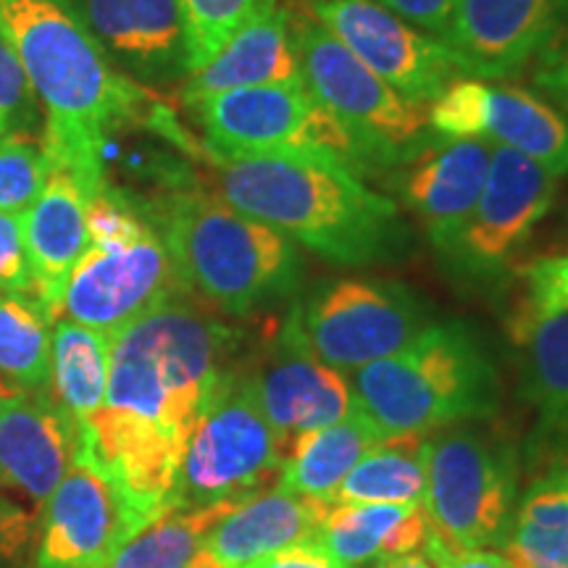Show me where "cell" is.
Here are the masks:
<instances>
[{
	"mask_svg": "<svg viewBox=\"0 0 568 568\" xmlns=\"http://www.w3.org/2000/svg\"><path fill=\"white\" fill-rule=\"evenodd\" d=\"M240 332L190 301H172L111 337L103 408L77 429V460L103 474L148 524L174 510L184 447L224 376Z\"/></svg>",
	"mask_w": 568,
	"mask_h": 568,
	"instance_id": "6da1fadb",
	"label": "cell"
},
{
	"mask_svg": "<svg viewBox=\"0 0 568 568\" xmlns=\"http://www.w3.org/2000/svg\"><path fill=\"white\" fill-rule=\"evenodd\" d=\"M0 38L42 103L48 161L71 169L90 197L105 182V142L130 126L159 134L172 113L109 59L71 0H0Z\"/></svg>",
	"mask_w": 568,
	"mask_h": 568,
	"instance_id": "7a4b0ae2",
	"label": "cell"
},
{
	"mask_svg": "<svg viewBox=\"0 0 568 568\" xmlns=\"http://www.w3.org/2000/svg\"><path fill=\"white\" fill-rule=\"evenodd\" d=\"M216 195L337 266L403 261L414 234L397 203L326 163L287 155L209 159Z\"/></svg>",
	"mask_w": 568,
	"mask_h": 568,
	"instance_id": "3957f363",
	"label": "cell"
},
{
	"mask_svg": "<svg viewBox=\"0 0 568 568\" xmlns=\"http://www.w3.org/2000/svg\"><path fill=\"white\" fill-rule=\"evenodd\" d=\"M187 295L230 316L290 301L303 282L295 243L203 187L142 197Z\"/></svg>",
	"mask_w": 568,
	"mask_h": 568,
	"instance_id": "277c9868",
	"label": "cell"
},
{
	"mask_svg": "<svg viewBox=\"0 0 568 568\" xmlns=\"http://www.w3.org/2000/svg\"><path fill=\"white\" fill-rule=\"evenodd\" d=\"M351 389L353 408L385 439L432 435L500 408L493 355L466 322L426 326L400 353L358 368Z\"/></svg>",
	"mask_w": 568,
	"mask_h": 568,
	"instance_id": "5b68a950",
	"label": "cell"
},
{
	"mask_svg": "<svg viewBox=\"0 0 568 568\" xmlns=\"http://www.w3.org/2000/svg\"><path fill=\"white\" fill-rule=\"evenodd\" d=\"M290 40L305 88L316 95L364 155L368 176H385L429 148L439 134L429 126V109L389 88L364 67L322 21L293 0Z\"/></svg>",
	"mask_w": 568,
	"mask_h": 568,
	"instance_id": "8992f818",
	"label": "cell"
},
{
	"mask_svg": "<svg viewBox=\"0 0 568 568\" xmlns=\"http://www.w3.org/2000/svg\"><path fill=\"white\" fill-rule=\"evenodd\" d=\"M187 109L195 113L209 159L287 155L343 169L358 180L368 176L353 138L305 88L303 77L219 92Z\"/></svg>",
	"mask_w": 568,
	"mask_h": 568,
	"instance_id": "52a82bcc",
	"label": "cell"
},
{
	"mask_svg": "<svg viewBox=\"0 0 568 568\" xmlns=\"http://www.w3.org/2000/svg\"><path fill=\"white\" fill-rule=\"evenodd\" d=\"M424 510L432 535L456 550H493L508 539L516 508V458L479 426L426 435Z\"/></svg>",
	"mask_w": 568,
	"mask_h": 568,
	"instance_id": "ba28073f",
	"label": "cell"
},
{
	"mask_svg": "<svg viewBox=\"0 0 568 568\" xmlns=\"http://www.w3.org/2000/svg\"><path fill=\"white\" fill-rule=\"evenodd\" d=\"M282 460L280 439L234 364L184 447L174 510L240 503L264 493L280 479Z\"/></svg>",
	"mask_w": 568,
	"mask_h": 568,
	"instance_id": "9c48e42d",
	"label": "cell"
},
{
	"mask_svg": "<svg viewBox=\"0 0 568 568\" xmlns=\"http://www.w3.org/2000/svg\"><path fill=\"white\" fill-rule=\"evenodd\" d=\"M295 314L311 351L339 374L400 353L432 326V308L406 284L376 276H337L297 301Z\"/></svg>",
	"mask_w": 568,
	"mask_h": 568,
	"instance_id": "30bf717a",
	"label": "cell"
},
{
	"mask_svg": "<svg viewBox=\"0 0 568 568\" xmlns=\"http://www.w3.org/2000/svg\"><path fill=\"white\" fill-rule=\"evenodd\" d=\"M558 195V176L493 142V163L477 205L439 251L445 274L464 287H493L521 253Z\"/></svg>",
	"mask_w": 568,
	"mask_h": 568,
	"instance_id": "8fae6325",
	"label": "cell"
},
{
	"mask_svg": "<svg viewBox=\"0 0 568 568\" xmlns=\"http://www.w3.org/2000/svg\"><path fill=\"white\" fill-rule=\"evenodd\" d=\"M187 295L153 222L119 243L88 245L63 287L61 316L113 337L134 318Z\"/></svg>",
	"mask_w": 568,
	"mask_h": 568,
	"instance_id": "7c38bea8",
	"label": "cell"
},
{
	"mask_svg": "<svg viewBox=\"0 0 568 568\" xmlns=\"http://www.w3.org/2000/svg\"><path fill=\"white\" fill-rule=\"evenodd\" d=\"M329 30L364 67L400 95L435 103L466 77L456 55L437 38H426L376 0H293Z\"/></svg>",
	"mask_w": 568,
	"mask_h": 568,
	"instance_id": "4fadbf2b",
	"label": "cell"
},
{
	"mask_svg": "<svg viewBox=\"0 0 568 568\" xmlns=\"http://www.w3.org/2000/svg\"><path fill=\"white\" fill-rule=\"evenodd\" d=\"M240 374L272 424L284 456L305 432L335 424L353 410L351 382L316 358L297 324L295 305L276 335L240 366Z\"/></svg>",
	"mask_w": 568,
	"mask_h": 568,
	"instance_id": "5bb4252c",
	"label": "cell"
},
{
	"mask_svg": "<svg viewBox=\"0 0 568 568\" xmlns=\"http://www.w3.org/2000/svg\"><path fill=\"white\" fill-rule=\"evenodd\" d=\"M439 138H481L527 155L550 174H568V116L518 84H485L460 77L429 105Z\"/></svg>",
	"mask_w": 568,
	"mask_h": 568,
	"instance_id": "9a60e30c",
	"label": "cell"
},
{
	"mask_svg": "<svg viewBox=\"0 0 568 568\" xmlns=\"http://www.w3.org/2000/svg\"><path fill=\"white\" fill-rule=\"evenodd\" d=\"M145 527L140 510L103 474L74 458L42 506L34 568H105Z\"/></svg>",
	"mask_w": 568,
	"mask_h": 568,
	"instance_id": "2e32d148",
	"label": "cell"
},
{
	"mask_svg": "<svg viewBox=\"0 0 568 568\" xmlns=\"http://www.w3.org/2000/svg\"><path fill=\"white\" fill-rule=\"evenodd\" d=\"M566 32L568 0H458L439 42L471 80H510Z\"/></svg>",
	"mask_w": 568,
	"mask_h": 568,
	"instance_id": "e0dca14e",
	"label": "cell"
},
{
	"mask_svg": "<svg viewBox=\"0 0 568 568\" xmlns=\"http://www.w3.org/2000/svg\"><path fill=\"white\" fill-rule=\"evenodd\" d=\"M77 458V426L48 393L11 389L0 400V506L30 527Z\"/></svg>",
	"mask_w": 568,
	"mask_h": 568,
	"instance_id": "ac0fdd59",
	"label": "cell"
},
{
	"mask_svg": "<svg viewBox=\"0 0 568 568\" xmlns=\"http://www.w3.org/2000/svg\"><path fill=\"white\" fill-rule=\"evenodd\" d=\"M493 142L437 138L414 159L385 174L389 193L422 222L439 253L456 237L485 187Z\"/></svg>",
	"mask_w": 568,
	"mask_h": 568,
	"instance_id": "d6986e66",
	"label": "cell"
},
{
	"mask_svg": "<svg viewBox=\"0 0 568 568\" xmlns=\"http://www.w3.org/2000/svg\"><path fill=\"white\" fill-rule=\"evenodd\" d=\"M92 38L130 80H187L182 13L176 0H71Z\"/></svg>",
	"mask_w": 568,
	"mask_h": 568,
	"instance_id": "ffe728a7",
	"label": "cell"
},
{
	"mask_svg": "<svg viewBox=\"0 0 568 568\" xmlns=\"http://www.w3.org/2000/svg\"><path fill=\"white\" fill-rule=\"evenodd\" d=\"M88 187L71 169L48 161V176L34 203L21 213L32 297L45 314L61 316L63 287L88 251Z\"/></svg>",
	"mask_w": 568,
	"mask_h": 568,
	"instance_id": "44dd1931",
	"label": "cell"
},
{
	"mask_svg": "<svg viewBox=\"0 0 568 568\" xmlns=\"http://www.w3.org/2000/svg\"><path fill=\"white\" fill-rule=\"evenodd\" d=\"M332 503L282 487L245 497L203 537L193 568H240L316 537Z\"/></svg>",
	"mask_w": 568,
	"mask_h": 568,
	"instance_id": "7402d4cb",
	"label": "cell"
},
{
	"mask_svg": "<svg viewBox=\"0 0 568 568\" xmlns=\"http://www.w3.org/2000/svg\"><path fill=\"white\" fill-rule=\"evenodd\" d=\"M295 80H301V67L290 40V9L284 0H264L224 51L184 80L182 103L193 105L219 92Z\"/></svg>",
	"mask_w": 568,
	"mask_h": 568,
	"instance_id": "603a6c76",
	"label": "cell"
},
{
	"mask_svg": "<svg viewBox=\"0 0 568 568\" xmlns=\"http://www.w3.org/2000/svg\"><path fill=\"white\" fill-rule=\"evenodd\" d=\"M429 535V518L416 503H339L324 516L314 542L339 566L366 568L422 550Z\"/></svg>",
	"mask_w": 568,
	"mask_h": 568,
	"instance_id": "cb8c5ba5",
	"label": "cell"
},
{
	"mask_svg": "<svg viewBox=\"0 0 568 568\" xmlns=\"http://www.w3.org/2000/svg\"><path fill=\"white\" fill-rule=\"evenodd\" d=\"M382 439L385 437L353 408L339 422L305 432L295 439L282 460L276 487L293 495L329 500L355 464Z\"/></svg>",
	"mask_w": 568,
	"mask_h": 568,
	"instance_id": "d4e9b609",
	"label": "cell"
},
{
	"mask_svg": "<svg viewBox=\"0 0 568 568\" xmlns=\"http://www.w3.org/2000/svg\"><path fill=\"white\" fill-rule=\"evenodd\" d=\"M111 368V337L71 318H55L48 395L77 429L103 408Z\"/></svg>",
	"mask_w": 568,
	"mask_h": 568,
	"instance_id": "484cf974",
	"label": "cell"
},
{
	"mask_svg": "<svg viewBox=\"0 0 568 568\" xmlns=\"http://www.w3.org/2000/svg\"><path fill=\"white\" fill-rule=\"evenodd\" d=\"M426 435L387 437L372 447L343 485L329 497L332 506L339 503H416L424 506L426 495Z\"/></svg>",
	"mask_w": 568,
	"mask_h": 568,
	"instance_id": "4316f807",
	"label": "cell"
},
{
	"mask_svg": "<svg viewBox=\"0 0 568 568\" xmlns=\"http://www.w3.org/2000/svg\"><path fill=\"white\" fill-rule=\"evenodd\" d=\"M500 552L568 568V466L550 468L516 503Z\"/></svg>",
	"mask_w": 568,
	"mask_h": 568,
	"instance_id": "83f0119b",
	"label": "cell"
},
{
	"mask_svg": "<svg viewBox=\"0 0 568 568\" xmlns=\"http://www.w3.org/2000/svg\"><path fill=\"white\" fill-rule=\"evenodd\" d=\"M53 318L30 295L0 293V379L21 393H48Z\"/></svg>",
	"mask_w": 568,
	"mask_h": 568,
	"instance_id": "f1b7e54d",
	"label": "cell"
},
{
	"mask_svg": "<svg viewBox=\"0 0 568 568\" xmlns=\"http://www.w3.org/2000/svg\"><path fill=\"white\" fill-rule=\"evenodd\" d=\"M521 345V389L548 426H568V314L514 332Z\"/></svg>",
	"mask_w": 568,
	"mask_h": 568,
	"instance_id": "f546056e",
	"label": "cell"
},
{
	"mask_svg": "<svg viewBox=\"0 0 568 568\" xmlns=\"http://www.w3.org/2000/svg\"><path fill=\"white\" fill-rule=\"evenodd\" d=\"M237 503L176 508L138 531L105 568H193L203 537Z\"/></svg>",
	"mask_w": 568,
	"mask_h": 568,
	"instance_id": "4dcf8cb0",
	"label": "cell"
},
{
	"mask_svg": "<svg viewBox=\"0 0 568 568\" xmlns=\"http://www.w3.org/2000/svg\"><path fill=\"white\" fill-rule=\"evenodd\" d=\"M176 3L182 13L187 69L193 74L224 51L226 42L255 17L264 0H176Z\"/></svg>",
	"mask_w": 568,
	"mask_h": 568,
	"instance_id": "1f68e13d",
	"label": "cell"
},
{
	"mask_svg": "<svg viewBox=\"0 0 568 568\" xmlns=\"http://www.w3.org/2000/svg\"><path fill=\"white\" fill-rule=\"evenodd\" d=\"M48 176L42 138L11 130L0 134V211L24 213L40 195Z\"/></svg>",
	"mask_w": 568,
	"mask_h": 568,
	"instance_id": "d6a6232c",
	"label": "cell"
},
{
	"mask_svg": "<svg viewBox=\"0 0 568 568\" xmlns=\"http://www.w3.org/2000/svg\"><path fill=\"white\" fill-rule=\"evenodd\" d=\"M521 303L510 316V335L548 316L568 314V253L542 255L518 268Z\"/></svg>",
	"mask_w": 568,
	"mask_h": 568,
	"instance_id": "836d02e7",
	"label": "cell"
},
{
	"mask_svg": "<svg viewBox=\"0 0 568 568\" xmlns=\"http://www.w3.org/2000/svg\"><path fill=\"white\" fill-rule=\"evenodd\" d=\"M0 113L11 119L13 130L24 132H32L42 119V109L27 82L24 69L3 38H0Z\"/></svg>",
	"mask_w": 568,
	"mask_h": 568,
	"instance_id": "e575fe53",
	"label": "cell"
},
{
	"mask_svg": "<svg viewBox=\"0 0 568 568\" xmlns=\"http://www.w3.org/2000/svg\"><path fill=\"white\" fill-rule=\"evenodd\" d=\"M0 293L32 297V276L30 261H27L21 213L0 211Z\"/></svg>",
	"mask_w": 568,
	"mask_h": 568,
	"instance_id": "d590c367",
	"label": "cell"
},
{
	"mask_svg": "<svg viewBox=\"0 0 568 568\" xmlns=\"http://www.w3.org/2000/svg\"><path fill=\"white\" fill-rule=\"evenodd\" d=\"M376 3L406 19L408 24L422 27V30L435 34L437 40H443L458 0H376Z\"/></svg>",
	"mask_w": 568,
	"mask_h": 568,
	"instance_id": "8d00e7d4",
	"label": "cell"
},
{
	"mask_svg": "<svg viewBox=\"0 0 568 568\" xmlns=\"http://www.w3.org/2000/svg\"><path fill=\"white\" fill-rule=\"evenodd\" d=\"M535 88L568 111V32L537 61Z\"/></svg>",
	"mask_w": 568,
	"mask_h": 568,
	"instance_id": "74e56055",
	"label": "cell"
},
{
	"mask_svg": "<svg viewBox=\"0 0 568 568\" xmlns=\"http://www.w3.org/2000/svg\"><path fill=\"white\" fill-rule=\"evenodd\" d=\"M426 556L437 568H510L508 558L497 550H456L447 548L443 539L429 535L424 545Z\"/></svg>",
	"mask_w": 568,
	"mask_h": 568,
	"instance_id": "f35d334b",
	"label": "cell"
},
{
	"mask_svg": "<svg viewBox=\"0 0 568 568\" xmlns=\"http://www.w3.org/2000/svg\"><path fill=\"white\" fill-rule=\"evenodd\" d=\"M240 568H345V566H339L329 552L318 548L314 539H308V542L276 550L272 556H264Z\"/></svg>",
	"mask_w": 568,
	"mask_h": 568,
	"instance_id": "ab89813d",
	"label": "cell"
},
{
	"mask_svg": "<svg viewBox=\"0 0 568 568\" xmlns=\"http://www.w3.org/2000/svg\"><path fill=\"white\" fill-rule=\"evenodd\" d=\"M366 568H437L435 560L426 556V550H416V552H408V556H397V558H387V560H379V564H372Z\"/></svg>",
	"mask_w": 568,
	"mask_h": 568,
	"instance_id": "60d3db41",
	"label": "cell"
},
{
	"mask_svg": "<svg viewBox=\"0 0 568 568\" xmlns=\"http://www.w3.org/2000/svg\"><path fill=\"white\" fill-rule=\"evenodd\" d=\"M503 556L508 558L510 568H550V566H542V564H531L527 558H518V556H510V552H503Z\"/></svg>",
	"mask_w": 568,
	"mask_h": 568,
	"instance_id": "b9f144b4",
	"label": "cell"
},
{
	"mask_svg": "<svg viewBox=\"0 0 568 568\" xmlns=\"http://www.w3.org/2000/svg\"><path fill=\"white\" fill-rule=\"evenodd\" d=\"M13 126H11V119L6 116V113H0V134H6V132H11Z\"/></svg>",
	"mask_w": 568,
	"mask_h": 568,
	"instance_id": "7bdbcfd3",
	"label": "cell"
},
{
	"mask_svg": "<svg viewBox=\"0 0 568 568\" xmlns=\"http://www.w3.org/2000/svg\"><path fill=\"white\" fill-rule=\"evenodd\" d=\"M11 393V387L9 385H6V382L3 379H0V400H3V397L6 395H9Z\"/></svg>",
	"mask_w": 568,
	"mask_h": 568,
	"instance_id": "ee69618b",
	"label": "cell"
}]
</instances>
